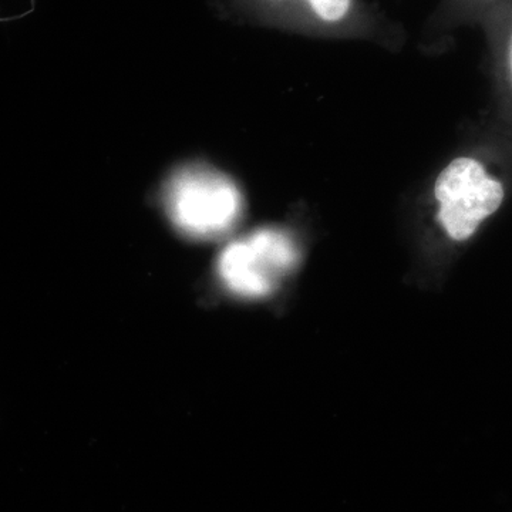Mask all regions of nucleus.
I'll list each match as a JSON object with an SVG mask.
<instances>
[{
  "instance_id": "1",
  "label": "nucleus",
  "mask_w": 512,
  "mask_h": 512,
  "mask_svg": "<svg viewBox=\"0 0 512 512\" xmlns=\"http://www.w3.org/2000/svg\"><path fill=\"white\" fill-rule=\"evenodd\" d=\"M165 204L183 234L208 239L225 234L237 222L242 198L227 175L205 165H188L171 177Z\"/></svg>"
},
{
  "instance_id": "2",
  "label": "nucleus",
  "mask_w": 512,
  "mask_h": 512,
  "mask_svg": "<svg viewBox=\"0 0 512 512\" xmlns=\"http://www.w3.org/2000/svg\"><path fill=\"white\" fill-rule=\"evenodd\" d=\"M434 197L441 227L453 241L463 242L500 210L507 184L480 157H458L437 177Z\"/></svg>"
},
{
  "instance_id": "3",
  "label": "nucleus",
  "mask_w": 512,
  "mask_h": 512,
  "mask_svg": "<svg viewBox=\"0 0 512 512\" xmlns=\"http://www.w3.org/2000/svg\"><path fill=\"white\" fill-rule=\"evenodd\" d=\"M298 259V248L285 231L258 229L222 251L218 275L235 295L261 298L281 285Z\"/></svg>"
},
{
  "instance_id": "4",
  "label": "nucleus",
  "mask_w": 512,
  "mask_h": 512,
  "mask_svg": "<svg viewBox=\"0 0 512 512\" xmlns=\"http://www.w3.org/2000/svg\"><path fill=\"white\" fill-rule=\"evenodd\" d=\"M313 12L325 22H338L349 12L352 0H308Z\"/></svg>"
},
{
  "instance_id": "5",
  "label": "nucleus",
  "mask_w": 512,
  "mask_h": 512,
  "mask_svg": "<svg viewBox=\"0 0 512 512\" xmlns=\"http://www.w3.org/2000/svg\"><path fill=\"white\" fill-rule=\"evenodd\" d=\"M503 45V52H501V67H503V79L505 87H507L508 97H510L512 106V16Z\"/></svg>"
},
{
  "instance_id": "6",
  "label": "nucleus",
  "mask_w": 512,
  "mask_h": 512,
  "mask_svg": "<svg viewBox=\"0 0 512 512\" xmlns=\"http://www.w3.org/2000/svg\"><path fill=\"white\" fill-rule=\"evenodd\" d=\"M480 2H494V0H480Z\"/></svg>"
}]
</instances>
